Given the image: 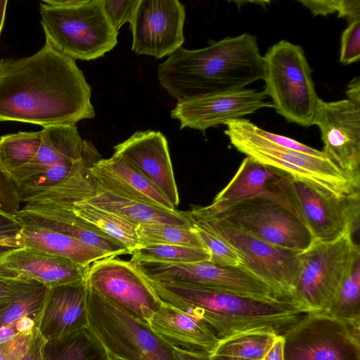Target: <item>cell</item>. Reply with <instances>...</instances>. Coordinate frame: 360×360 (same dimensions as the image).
<instances>
[{
  "mask_svg": "<svg viewBox=\"0 0 360 360\" xmlns=\"http://www.w3.org/2000/svg\"><path fill=\"white\" fill-rule=\"evenodd\" d=\"M91 97L75 60L46 43L31 56L0 59V122L76 124L95 116Z\"/></svg>",
  "mask_w": 360,
  "mask_h": 360,
  "instance_id": "cell-1",
  "label": "cell"
},
{
  "mask_svg": "<svg viewBox=\"0 0 360 360\" xmlns=\"http://www.w3.org/2000/svg\"><path fill=\"white\" fill-rule=\"evenodd\" d=\"M264 77V56L256 37L248 33L202 49L181 47L158 70L160 84L178 102L245 89Z\"/></svg>",
  "mask_w": 360,
  "mask_h": 360,
  "instance_id": "cell-2",
  "label": "cell"
},
{
  "mask_svg": "<svg viewBox=\"0 0 360 360\" xmlns=\"http://www.w3.org/2000/svg\"><path fill=\"white\" fill-rule=\"evenodd\" d=\"M150 281L163 302L204 321L219 340L250 332L283 335L305 314L286 300L269 302L186 283Z\"/></svg>",
  "mask_w": 360,
  "mask_h": 360,
  "instance_id": "cell-3",
  "label": "cell"
},
{
  "mask_svg": "<svg viewBox=\"0 0 360 360\" xmlns=\"http://www.w3.org/2000/svg\"><path fill=\"white\" fill-rule=\"evenodd\" d=\"M39 13L46 43L75 60L100 58L117 44L102 0H43Z\"/></svg>",
  "mask_w": 360,
  "mask_h": 360,
  "instance_id": "cell-4",
  "label": "cell"
},
{
  "mask_svg": "<svg viewBox=\"0 0 360 360\" xmlns=\"http://www.w3.org/2000/svg\"><path fill=\"white\" fill-rule=\"evenodd\" d=\"M102 158L89 141L83 139L76 124L43 127L41 142L34 157L10 174L20 202H26L58 185L87 162Z\"/></svg>",
  "mask_w": 360,
  "mask_h": 360,
  "instance_id": "cell-5",
  "label": "cell"
},
{
  "mask_svg": "<svg viewBox=\"0 0 360 360\" xmlns=\"http://www.w3.org/2000/svg\"><path fill=\"white\" fill-rule=\"evenodd\" d=\"M225 124L224 134L231 143L247 156L340 197L360 193V186L354 184L328 158L312 156L274 144L260 136L255 131V124L245 118L230 120Z\"/></svg>",
  "mask_w": 360,
  "mask_h": 360,
  "instance_id": "cell-6",
  "label": "cell"
},
{
  "mask_svg": "<svg viewBox=\"0 0 360 360\" xmlns=\"http://www.w3.org/2000/svg\"><path fill=\"white\" fill-rule=\"evenodd\" d=\"M87 309L89 329L117 360H179L148 323L88 285Z\"/></svg>",
  "mask_w": 360,
  "mask_h": 360,
  "instance_id": "cell-7",
  "label": "cell"
},
{
  "mask_svg": "<svg viewBox=\"0 0 360 360\" xmlns=\"http://www.w3.org/2000/svg\"><path fill=\"white\" fill-rule=\"evenodd\" d=\"M264 59V91L276 112L290 122L312 125L319 98L302 48L281 40L267 50Z\"/></svg>",
  "mask_w": 360,
  "mask_h": 360,
  "instance_id": "cell-8",
  "label": "cell"
},
{
  "mask_svg": "<svg viewBox=\"0 0 360 360\" xmlns=\"http://www.w3.org/2000/svg\"><path fill=\"white\" fill-rule=\"evenodd\" d=\"M349 231L329 242L312 243L300 253V267L290 301L304 314L323 313L343 278L360 257Z\"/></svg>",
  "mask_w": 360,
  "mask_h": 360,
  "instance_id": "cell-9",
  "label": "cell"
},
{
  "mask_svg": "<svg viewBox=\"0 0 360 360\" xmlns=\"http://www.w3.org/2000/svg\"><path fill=\"white\" fill-rule=\"evenodd\" d=\"M198 207L280 248L302 252L312 243L311 234L302 221L288 208L269 198L257 196L222 205Z\"/></svg>",
  "mask_w": 360,
  "mask_h": 360,
  "instance_id": "cell-10",
  "label": "cell"
},
{
  "mask_svg": "<svg viewBox=\"0 0 360 360\" xmlns=\"http://www.w3.org/2000/svg\"><path fill=\"white\" fill-rule=\"evenodd\" d=\"M190 211L233 247L241 259L240 266L267 284L280 299L290 302L300 271V252L262 240L221 219L201 212L198 206Z\"/></svg>",
  "mask_w": 360,
  "mask_h": 360,
  "instance_id": "cell-11",
  "label": "cell"
},
{
  "mask_svg": "<svg viewBox=\"0 0 360 360\" xmlns=\"http://www.w3.org/2000/svg\"><path fill=\"white\" fill-rule=\"evenodd\" d=\"M284 360H360V326L305 314L283 335Z\"/></svg>",
  "mask_w": 360,
  "mask_h": 360,
  "instance_id": "cell-12",
  "label": "cell"
},
{
  "mask_svg": "<svg viewBox=\"0 0 360 360\" xmlns=\"http://www.w3.org/2000/svg\"><path fill=\"white\" fill-rule=\"evenodd\" d=\"M85 281L89 288L148 323L163 302L139 264L117 256L91 264Z\"/></svg>",
  "mask_w": 360,
  "mask_h": 360,
  "instance_id": "cell-13",
  "label": "cell"
},
{
  "mask_svg": "<svg viewBox=\"0 0 360 360\" xmlns=\"http://www.w3.org/2000/svg\"><path fill=\"white\" fill-rule=\"evenodd\" d=\"M144 269L157 283H186L264 301L282 300L267 284L241 266H219L210 261L148 262Z\"/></svg>",
  "mask_w": 360,
  "mask_h": 360,
  "instance_id": "cell-14",
  "label": "cell"
},
{
  "mask_svg": "<svg viewBox=\"0 0 360 360\" xmlns=\"http://www.w3.org/2000/svg\"><path fill=\"white\" fill-rule=\"evenodd\" d=\"M290 186L300 217L311 234L312 243L332 241L358 229L360 193L340 197L292 177Z\"/></svg>",
  "mask_w": 360,
  "mask_h": 360,
  "instance_id": "cell-15",
  "label": "cell"
},
{
  "mask_svg": "<svg viewBox=\"0 0 360 360\" xmlns=\"http://www.w3.org/2000/svg\"><path fill=\"white\" fill-rule=\"evenodd\" d=\"M312 124L320 130L321 151L360 186V106L347 99L325 101L319 98Z\"/></svg>",
  "mask_w": 360,
  "mask_h": 360,
  "instance_id": "cell-16",
  "label": "cell"
},
{
  "mask_svg": "<svg viewBox=\"0 0 360 360\" xmlns=\"http://www.w3.org/2000/svg\"><path fill=\"white\" fill-rule=\"evenodd\" d=\"M185 7L178 0H140L130 29L131 50L138 55L169 56L185 41Z\"/></svg>",
  "mask_w": 360,
  "mask_h": 360,
  "instance_id": "cell-17",
  "label": "cell"
},
{
  "mask_svg": "<svg viewBox=\"0 0 360 360\" xmlns=\"http://www.w3.org/2000/svg\"><path fill=\"white\" fill-rule=\"evenodd\" d=\"M264 90L252 89L224 91L178 102L171 111L180 128L188 127L205 132L210 127L225 124L264 108H273L266 101Z\"/></svg>",
  "mask_w": 360,
  "mask_h": 360,
  "instance_id": "cell-18",
  "label": "cell"
},
{
  "mask_svg": "<svg viewBox=\"0 0 360 360\" xmlns=\"http://www.w3.org/2000/svg\"><path fill=\"white\" fill-rule=\"evenodd\" d=\"M121 158L149 179L176 208L179 203L167 141L160 131H139L114 147Z\"/></svg>",
  "mask_w": 360,
  "mask_h": 360,
  "instance_id": "cell-19",
  "label": "cell"
},
{
  "mask_svg": "<svg viewBox=\"0 0 360 360\" xmlns=\"http://www.w3.org/2000/svg\"><path fill=\"white\" fill-rule=\"evenodd\" d=\"M290 178L288 174L247 156L211 204L222 205L262 196L282 204L301 220L292 193Z\"/></svg>",
  "mask_w": 360,
  "mask_h": 360,
  "instance_id": "cell-20",
  "label": "cell"
},
{
  "mask_svg": "<svg viewBox=\"0 0 360 360\" xmlns=\"http://www.w3.org/2000/svg\"><path fill=\"white\" fill-rule=\"evenodd\" d=\"M18 223H28L70 236L114 256L129 254L120 243L77 217L70 209L55 204L28 202L13 213Z\"/></svg>",
  "mask_w": 360,
  "mask_h": 360,
  "instance_id": "cell-21",
  "label": "cell"
},
{
  "mask_svg": "<svg viewBox=\"0 0 360 360\" xmlns=\"http://www.w3.org/2000/svg\"><path fill=\"white\" fill-rule=\"evenodd\" d=\"M88 327L85 278L49 289L37 326L46 340Z\"/></svg>",
  "mask_w": 360,
  "mask_h": 360,
  "instance_id": "cell-22",
  "label": "cell"
},
{
  "mask_svg": "<svg viewBox=\"0 0 360 360\" xmlns=\"http://www.w3.org/2000/svg\"><path fill=\"white\" fill-rule=\"evenodd\" d=\"M0 265L19 277L37 281L49 289L84 279L89 268L31 248H15L4 252L0 257Z\"/></svg>",
  "mask_w": 360,
  "mask_h": 360,
  "instance_id": "cell-23",
  "label": "cell"
},
{
  "mask_svg": "<svg viewBox=\"0 0 360 360\" xmlns=\"http://www.w3.org/2000/svg\"><path fill=\"white\" fill-rule=\"evenodd\" d=\"M97 185L116 195L167 210H176L144 175L112 155L89 169Z\"/></svg>",
  "mask_w": 360,
  "mask_h": 360,
  "instance_id": "cell-24",
  "label": "cell"
},
{
  "mask_svg": "<svg viewBox=\"0 0 360 360\" xmlns=\"http://www.w3.org/2000/svg\"><path fill=\"white\" fill-rule=\"evenodd\" d=\"M148 324L172 346L186 350L212 354L220 341L204 321L165 302Z\"/></svg>",
  "mask_w": 360,
  "mask_h": 360,
  "instance_id": "cell-25",
  "label": "cell"
},
{
  "mask_svg": "<svg viewBox=\"0 0 360 360\" xmlns=\"http://www.w3.org/2000/svg\"><path fill=\"white\" fill-rule=\"evenodd\" d=\"M20 231L13 236L1 240L0 245L12 250L31 248L70 259L89 267L94 262L114 256L89 246L65 234L28 223H18Z\"/></svg>",
  "mask_w": 360,
  "mask_h": 360,
  "instance_id": "cell-26",
  "label": "cell"
},
{
  "mask_svg": "<svg viewBox=\"0 0 360 360\" xmlns=\"http://www.w3.org/2000/svg\"><path fill=\"white\" fill-rule=\"evenodd\" d=\"M83 201L136 226L152 223L176 225L191 223L187 212L167 210L124 198L111 193L96 184L92 195Z\"/></svg>",
  "mask_w": 360,
  "mask_h": 360,
  "instance_id": "cell-27",
  "label": "cell"
},
{
  "mask_svg": "<svg viewBox=\"0 0 360 360\" xmlns=\"http://www.w3.org/2000/svg\"><path fill=\"white\" fill-rule=\"evenodd\" d=\"M43 360H117L89 329L85 328L46 340Z\"/></svg>",
  "mask_w": 360,
  "mask_h": 360,
  "instance_id": "cell-28",
  "label": "cell"
},
{
  "mask_svg": "<svg viewBox=\"0 0 360 360\" xmlns=\"http://www.w3.org/2000/svg\"><path fill=\"white\" fill-rule=\"evenodd\" d=\"M49 288L39 285L18 297L0 303V328L13 327L32 333L38 326Z\"/></svg>",
  "mask_w": 360,
  "mask_h": 360,
  "instance_id": "cell-29",
  "label": "cell"
},
{
  "mask_svg": "<svg viewBox=\"0 0 360 360\" xmlns=\"http://www.w3.org/2000/svg\"><path fill=\"white\" fill-rule=\"evenodd\" d=\"M63 207L70 209L82 220L122 245L129 255L141 247L136 226L83 200Z\"/></svg>",
  "mask_w": 360,
  "mask_h": 360,
  "instance_id": "cell-30",
  "label": "cell"
},
{
  "mask_svg": "<svg viewBox=\"0 0 360 360\" xmlns=\"http://www.w3.org/2000/svg\"><path fill=\"white\" fill-rule=\"evenodd\" d=\"M321 314L360 326V257L343 278L327 310Z\"/></svg>",
  "mask_w": 360,
  "mask_h": 360,
  "instance_id": "cell-31",
  "label": "cell"
},
{
  "mask_svg": "<svg viewBox=\"0 0 360 360\" xmlns=\"http://www.w3.org/2000/svg\"><path fill=\"white\" fill-rule=\"evenodd\" d=\"M137 233L141 247L166 244L207 250L191 221L184 225L165 223L141 224L137 226Z\"/></svg>",
  "mask_w": 360,
  "mask_h": 360,
  "instance_id": "cell-32",
  "label": "cell"
},
{
  "mask_svg": "<svg viewBox=\"0 0 360 360\" xmlns=\"http://www.w3.org/2000/svg\"><path fill=\"white\" fill-rule=\"evenodd\" d=\"M41 142V131H18L0 137V162L9 176L29 162Z\"/></svg>",
  "mask_w": 360,
  "mask_h": 360,
  "instance_id": "cell-33",
  "label": "cell"
},
{
  "mask_svg": "<svg viewBox=\"0 0 360 360\" xmlns=\"http://www.w3.org/2000/svg\"><path fill=\"white\" fill-rule=\"evenodd\" d=\"M278 335L268 332L240 333L220 340L212 354L263 360Z\"/></svg>",
  "mask_w": 360,
  "mask_h": 360,
  "instance_id": "cell-34",
  "label": "cell"
},
{
  "mask_svg": "<svg viewBox=\"0 0 360 360\" xmlns=\"http://www.w3.org/2000/svg\"><path fill=\"white\" fill-rule=\"evenodd\" d=\"M131 261L173 264L210 261L211 255L205 249L177 245L155 244L143 246L131 254Z\"/></svg>",
  "mask_w": 360,
  "mask_h": 360,
  "instance_id": "cell-35",
  "label": "cell"
},
{
  "mask_svg": "<svg viewBox=\"0 0 360 360\" xmlns=\"http://www.w3.org/2000/svg\"><path fill=\"white\" fill-rule=\"evenodd\" d=\"M187 212L190 221L211 255L210 262L219 266H240L241 259L233 247L194 213L191 211Z\"/></svg>",
  "mask_w": 360,
  "mask_h": 360,
  "instance_id": "cell-36",
  "label": "cell"
},
{
  "mask_svg": "<svg viewBox=\"0 0 360 360\" xmlns=\"http://www.w3.org/2000/svg\"><path fill=\"white\" fill-rule=\"evenodd\" d=\"M360 59V20L349 22L343 31L340 41V62L344 65Z\"/></svg>",
  "mask_w": 360,
  "mask_h": 360,
  "instance_id": "cell-37",
  "label": "cell"
},
{
  "mask_svg": "<svg viewBox=\"0 0 360 360\" xmlns=\"http://www.w3.org/2000/svg\"><path fill=\"white\" fill-rule=\"evenodd\" d=\"M140 0H102L104 13L116 30L131 21Z\"/></svg>",
  "mask_w": 360,
  "mask_h": 360,
  "instance_id": "cell-38",
  "label": "cell"
},
{
  "mask_svg": "<svg viewBox=\"0 0 360 360\" xmlns=\"http://www.w3.org/2000/svg\"><path fill=\"white\" fill-rule=\"evenodd\" d=\"M256 132L262 138L265 139L268 141L281 146L285 148L295 150L306 153L312 156L318 158H327L326 155L321 151L309 147L304 143H302L293 139L274 134L270 131H267L264 129L255 125V127Z\"/></svg>",
  "mask_w": 360,
  "mask_h": 360,
  "instance_id": "cell-39",
  "label": "cell"
},
{
  "mask_svg": "<svg viewBox=\"0 0 360 360\" xmlns=\"http://www.w3.org/2000/svg\"><path fill=\"white\" fill-rule=\"evenodd\" d=\"M39 285L37 281L19 276L6 278L0 276V303L11 300Z\"/></svg>",
  "mask_w": 360,
  "mask_h": 360,
  "instance_id": "cell-40",
  "label": "cell"
},
{
  "mask_svg": "<svg viewBox=\"0 0 360 360\" xmlns=\"http://www.w3.org/2000/svg\"><path fill=\"white\" fill-rule=\"evenodd\" d=\"M20 204L16 187L0 162V208L13 214L20 209Z\"/></svg>",
  "mask_w": 360,
  "mask_h": 360,
  "instance_id": "cell-41",
  "label": "cell"
},
{
  "mask_svg": "<svg viewBox=\"0 0 360 360\" xmlns=\"http://www.w3.org/2000/svg\"><path fill=\"white\" fill-rule=\"evenodd\" d=\"M32 333L20 335L0 345V352L6 360H20L22 357L29 347Z\"/></svg>",
  "mask_w": 360,
  "mask_h": 360,
  "instance_id": "cell-42",
  "label": "cell"
},
{
  "mask_svg": "<svg viewBox=\"0 0 360 360\" xmlns=\"http://www.w3.org/2000/svg\"><path fill=\"white\" fill-rule=\"evenodd\" d=\"M314 15H327L341 12L342 0H300Z\"/></svg>",
  "mask_w": 360,
  "mask_h": 360,
  "instance_id": "cell-43",
  "label": "cell"
},
{
  "mask_svg": "<svg viewBox=\"0 0 360 360\" xmlns=\"http://www.w3.org/2000/svg\"><path fill=\"white\" fill-rule=\"evenodd\" d=\"M20 229V226L13 214L3 211L0 208V241L15 236ZM10 250L0 245V257Z\"/></svg>",
  "mask_w": 360,
  "mask_h": 360,
  "instance_id": "cell-44",
  "label": "cell"
},
{
  "mask_svg": "<svg viewBox=\"0 0 360 360\" xmlns=\"http://www.w3.org/2000/svg\"><path fill=\"white\" fill-rule=\"evenodd\" d=\"M46 340L42 337L37 327L34 328L30 344L20 360H43V350Z\"/></svg>",
  "mask_w": 360,
  "mask_h": 360,
  "instance_id": "cell-45",
  "label": "cell"
},
{
  "mask_svg": "<svg viewBox=\"0 0 360 360\" xmlns=\"http://www.w3.org/2000/svg\"><path fill=\"white\" fill-rule=\"evenodd\" d=\"M174 352L179 360H210V354L203 352L190 351L174 347Z\"/></svg>",
  "mask_w": 360,
  "mask_h": 360,
  "instance_id": "cell-46",
  "label": "cell"
},
{
  "mask_svg": "<svg viewBox=\"0 0 360 360\" xmlns=\"http://www.w3.org/2000/svg\"><path fill=\"white\" fill-rule=\"evenodd\" d=\"M263 360H284L283 338L278 335Z\"/></svg>",
  "mask_w": 360,
  "mask_h": 360,
  "instance_id": "cell-47",
  "label": "cell"
},
{
  "mask_svg": "<svg viewBox=\"0 0 360 360\" xmlns=\"http://www.w3.org/2000/svg\"><path fill=\"white\" fill-rule=\"evenodd\" d=\"M346 95L347 100L360 106V79L359 77L353 78L347 84Z\"/></svg>",
  "mask_w": 360,
  "mask_h": 360,
  "instance_id": "cell-48",
  "label": "cell"
},
{
  "mask_svg": "<svg viewBox=\"0 0 360 360\" xmlns=\"http://www.w3.org/2000/svg\"><path fill=\"white\" fill-rule=\"evenodd\" d=\"M7 3V0H0V36L4 25Z\"/></svg>",
  "mask_w": 360,
  "mask_h": 360,
  "instance_id": "cell-49",
  "label": "cell"
},
{
  "mask_svg": "<svg viewBox=\"0 0 360 360\" xmlns=\"http://www.w3.org/2000/svg\"><path fill=\"white\" fill-rule=\"evenodd\" d=\"M210 360H250L233 356L212 354L210 356Z\"/></svg>",
  "mask_w": 360,
  "mask_h": 360,
  "instance_id": "cell-50",
  "label": "cell"
},
{
  "mask_svg": "<svg viewBox=\"0 0 360 360\" xmlns=\"http://www.w3.org/2000/svg\"><path fill=\"white\" fill-rule=\"evenodd\" d=\"M0 276L6 277V278H14V277L18 276L15 272L10 271L1 265H0Z\"/></svg>",
  "mask_w": 360,
  "mask_h": 360,
  "instance_id": "cell-51",
  "label": "cell"
},
{
  "mask_svg": "<svg viewBox=\"0 0 360 360\" xmlns=\"http://www.w3.org/2000/svg\"><path fill=\"white\" fill-rule=\"evenodd\" d=\"M0 360H6L3 354L0 352Z\"/></svg>",
  "mask_w": 360,
  "mask_h": 360,
  "instance_id": "cell-52",
  "label": "cell"
}]
</instances>
